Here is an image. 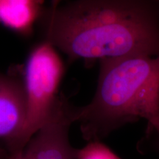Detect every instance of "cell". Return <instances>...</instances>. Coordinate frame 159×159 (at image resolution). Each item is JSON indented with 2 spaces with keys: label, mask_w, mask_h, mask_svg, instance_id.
Returning a JSON list of instances; mask_svg holds the SVG:
<instances>
[{
  "label": "cell",
  "mask_w": 159,
  "mask_h": 159,
  "mask_svg": "<svg viewBox=\"0 0 159 159\" xmlns=\"http://www.w3.org/2000/svg\"><path fill=\"white\" fill-rule=\"evenodd\" d=\"M45 41L87 67L105 59L159 55L155 0H75L44 11Z\"/></svg>",
  "instance_id": "cell-1"
},
{
  "label": "cell",
  "mask_w": 159,
  "mask_h": 159,
  "mask_svg": "<svg viewBox=\"0 0 159 159\" xmlns=\"http://www.w3.org/2000/svg\"><path fill=\"white\" fill-rule=\"evenodd\" d=\"M140 119L159 135V55L99 61L94 96L89 104L77 108L76 122L83 139L100 141Z\"/></svg>",
  "instance_id": "cell-2"
},
{
  "label": "cell",
  "mask_w": 159,
  "mask_h": 159,
  "mask_svg": "<svg viewBox=\"0 0 159 159\" xmlns=\"http://www.w3.org/2000/svg\"><path fill=\"white\" fill-rule=\"evenodd\" d=\"M155 1H156V2H157V3H158V5H159V0H155Z\"/></svg>",
  "instance_id": "cell-10"
},
{
  "label": "cell",
  "mask_w": 159,
  "mask_h": 159,
  "mask_svg": "<svg viewBox=\"0 0 159 159\" xmlns=\"http://www.w3.org/2000/svg\"><path fill=\"white\" fill-rule=\"evenodd\" d=\"M63 0H51V5L49 7V10L51 11H55L59 6H61V3Z\"/></svg>",
  "instance_id": "cell-8"
},
{
  "label": "cell",
  "mask_w": 159,
  "mask_h": 159,
  "mask_svg": "<svg viewBox=\"0 0 159 159\" xmlns=\"http://www.w3.org/2000/svg\"><path fill=\"white\" fill-rule=\"evenodd\" d=\"M77 159H121L100 141L89 142L77 150Z\"/></svg>",
  "instance_id": "cell-7"
},
{
  "label": "cell",
  "mask_w": 159,
  "mask_h": 159,
  "mask_svg": "<svg viewBox=\"0 0 159 159\" xmlns=\"http://www.w3.org/2000/svg\"><path fill=\"white\" fill-rule=\"evenodd\" d=\"M77 108L60 94L47 121L19 153L7 159H77L69 129L76 122Z\"/></svg>",
  "instance_id": "cell-4"
},
{
  "label": "cell",
  "mask_w": 159,
  "mask_h": 159,
  "mask_svg": "<svg viewBox=\"0 0 159 159\" xmlns=\"http://www.w3.org/2000/svg\"><path fill=\"white\" fill-rule=\"evenodd\" d=\"M65 67L57 49L43 41L33 48L26 62L24 73L27 116L25 125L7 151L19 153L47 121L59 96Z\"/></svg>",
  "instance_id": "cell-3"
},
{
  "label": "cell",
  "mask_w": 159,
  "mask_h": 159,
  "mask_svg": "<svg viewBox=\"0 0 159 159\" xmlns=\"http://www.w3.org/2000/svg\"><path fill=\"white\" fill-rule=\"evenodd\" d=\"M27 100L23 79L0 72V139L6 150L13 144L25 125Z\"/></svg>",
  "instance_id": "cell-5"
},
{
  "label": "cell",
  "mask_w": 159,
  "mask_h": 159,
  "mask_svg": "<svg viewBox=\"0 0 159 159\" xmlns=\"http://www.w3.org/2000/svg\"><path fill=\"white\" fill-rule=\"evenodd\" d=\"M8 157V152L6 150V149L0 147V159H7Z\"/></svg>",
  "instance_id": "cell-9"
},
{
  "label": "cell",
  "mask_w": 159,
  "mask_h": 159,
  "mask_svg": "<svg viewBox=\"0 0 159 159\" xmlns=\"http://www.w3.org/2000/svg\"><path fill=\"white\" fill-rule=\"evenodd\" d=\"M44 11L43 0H0V25L29 36Z\"/></svg>",
  "instance_id": "cell-6"
}]
</instances>
